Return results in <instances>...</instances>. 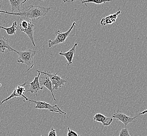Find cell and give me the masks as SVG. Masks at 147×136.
<instances>
[{
    "label": "cell",
    "instance_id": "obj_1",
    "mask_svg": "<svg viewBox=\"0 0 147 136\" xmlns=\"http://www.w3.org/2000/svg\"><path fill=\"white\" fill-rule=\"evenodd\" d=\"M52 9V7H51L30 5L27 7L23 11H21L20 13H12L1 10H0V13L18 16L22 20H25L26 18H29V21H31L32 20L37 21L45 16Z\"/></svg>",
    "mask_w": 147,
    "mask_h": 136
},
{
    "label": "cell",
    "instance_id": "obj_2",
    "mask_svg": "<svg viewBox=\"0 0 147 136\" xmlns=\"http://www.w3.org/2000/svg\"><path fill=\"white\" fill-rule=\"evenodd\" d=\"M36 52L37 51L36 50L32 49L18 51L17 54L19 57L17 60V63L25 64L26 65L29 67L28 71L30 70L34 66V59Z\"/></svg>",
    "mask_w": 147,
    "mask_h": 136
},
{
    "label": "cell",
    "instance_id": "obj_3",
    "mask_svg": "<svg viewBox=\"0 0 147 136\" xmlns=\"http://www.w3.org/2000/svg\"><path fill=\"white\" fill-rule=\"evenodd\" d=\"M76 24V23L75 22H73L70 29H69L67 31L64 33L61 32L59 30H58L57 31H56L55 38L53 40H48L49 47L51 48L54 46L59 45L60 44L64 43L67 39V38L68 37V36L71 34V31L73 30L74 27H75Z\"/></svg>",
    "mask_w": 147,
    "mask_h": 136
},
{
    "label": "cell",
    "instance_id": "obj_4",
    "mask_svg": "<svg viewBox=\"0 0 147 136\" xmlns=\"http://www.w3.org/2000/svg\"><path fill=\"white\" fill-rule=\"evenodd\" d=\"M29 101L33 102L36 104V106H34V108L40 109H47L50 111L51 112H54L57 113L61 115L64 114L65 117V120H66V112L62 111L59 107L57 105H52L48 103H46L43 101H34L31 99H28Z\"/></svg>",
    "mask_w": 147,
    "mask_h": 136
},
{
    "label": "cell",
    "instance_id": "obj_5",
    "mask_svg": "<svg viewBox=\"0 0 147 136\" xmlns=\"http://www.w3.org/2000/svg\"><path fill=\"white\" fill-rule=\"evenodd\" d=\"M40 73L43 75H45L50 78L53 86V90H57L59 88H62L65 83L66 82V80L63 79L60 77V74L57 73H50L49 72H45L43 71H39Z\"/></svg>",
    "mask_w": 147,
    "mask_h": 136
},
{
    "label": "cell",
    "instance_id": "obj_6",
    "mask_svg": "<svg viewBox=\"0 0 147 136\" xmlns=\"http://www.w3.org/2000/svg\"><path fill=\"white\" fill-rule=\"evenodd\" d=\"M26 86H27V82L24 83L22 85L17 86V87H16L14 90V91L11 94V95H9V97L0 102V105H2L3 103L7 102L11 99L16 98L17 97H23L25 99V100L24 101V102H25L26 101H28L29 99L25 97L24 95V94L26 92L25 88Z\"/></svg>",
    "mask_w": 147,
    "mask_h": 136
},
{
    "label": "cell",
    "instance_id": "obj_7",
    "mask_svg": "<svg viewBox=\"0 0 147 136\" xmlns=\"http://www.w3.org/2000/svg\"><path fill=\"white\" fill-rule=\"evenodd\" d=\"M138 116V115L134 117L128 116L126 114L123 113L119 111V109H117V111L116 110L114 111V113L112 115V118H115L119 121L122 122V123L124 124L125 126L126 127L128 124H129V123L135 122V119Z\"/></svg>",
    "mask_w": 147,
    "mask_h": 136
},
{
    "label": "cell",
    "instance_id": "obj_8",
    "mask_svg": "<svg viewBox=\"0 0 147 136\" xmlns=\"http://www.w3.org/2000/svg\"><path fill=\"white\" fill-rule=\"evenodd\" d=\"M36 71L38 72V76L34 78V80L30 83L27 82V86H29V89L27 91L30 92L31 93L34 94L37 97L38 93L39 91L43 89V86L40 84L39 82V77H40V73L39 71L37 70Z\"/></svg>",
    "mask_w": 147,
    "mask_h": 136
},
{
    "label": "cell",
    "instance_id": "obj_9",
    "mask_svg": "<svg viewBox=\"0 0 147 136\" xmlns=\"http://www.w3.org/2000/svg\"><path fill=\"white\" fill-rule=\"evenodd\" d=\"M78 46V43H76L74 45L73 47L68 50L66 52H63L62 51L60 52L59 54L60 56H63L65 57V58L67 61V65H69L73 63V59L74 55L76 53V47Z\"/></svg>",
    "mask_w": 147,
    "mask_h": 136
},
{
    "label": "cell",
    "instance_id": "obj_10",
    "mask_svg": "<svg viewBox=\"0 0 147 136\" xmlns=\"http://www.w3.org/2000/svg\"><path fill=\"white\" fill-rule=\"evenodd\" d=\"M94 122H101L104 126H108L113 122L112 117H108L100 113H96L93 117Z\"/></svg>",
    "mask_w": 147,
    "mask_h": 136
},
{
    "label": "cell",
    "instance_id": "obj_11",
    "mask_svg": "<svg viewBox=\"0 0 147 136\" xmlns=\"http://www.w3.org/2000/svg\"><path fill=\"white\" fill-rule=\"evenodd\" d=\"M121 12L119 10L117 12H116L113 14H111L109 15L107 17L103 18L100 24L102 26L106 25H111L113 23H115L116 22V20L117 18V16L119 14H121Z\"/></svg>",
    "mask_w": 147,
    "mask_h": 136
},
{
    "label": "cell",
    "instance_id": "obj_12",
    "mask_svg": "<svg viewBox=\"0 0 147 136\" xmlns=\"http://www.w3.org/2000/svg\"><path fill=\"white\" fill-rule=\"evenodd\" d=\"M6 50H8L9 52L14 51L18 53V51L12 48L9 46L8 40L6 39L5 37L0 35V53H4Z\"/></svg>",
    "mask_w": 147,
    "mask_h": 136
},
{
    "label": "cell",
    "instance_id": "obj_13",
    "mask_svg": "<svg viewBox=\"0 0 147 136\" xmlns=\"http://www.w3.org/2000/svg\"><path fill=\"white\" fill-rule=\"evenodd\" d=\"M39 82L41 85L45 86V88L51 92L53 99H54V101H56V99H55V97H54V93H53L54 90L53 89V86H52V82H51L50 78L47 75L45 77L44 76V77L42 78V79H41L40 81H39Z\"/></svg>",
    "mask_w": 147,
    "mask_h": 136
},
{
    "label": "cell",
    "instance_id": "obj_14",
    "mask_svg": "<svg viewBox=\"0 0 147 136\" xmlns=\"http://www.w3.org/2000/svg\"><path fill=\"white\" fill-rule=\"evenodd\" d=\"M9 3L11 4V7L12 13H14V12L16 10L18 11V13L21 12L20 10V6L21 5L27 2V0H9Z\"/></svg>",
    "mask_w": 147,
    "mask_h": 136
},
{
    "label": "cell",
    "instance_id": "obj_15",
    "mask_svg": "<svg viewBox=\"0 0 147 136\" xmlns=\"http://www.w3.org/2000/svg\"><path fill=\"white\" fill-rule=\"evenodd\" d=\"M23 32H24L31 40V42L34 46H36V44L34 43V25L32 23L31 21L29 22L28 28L26 30H24Z\"/></svg>",
    "mask_w": 147,
    "mask_h": 136
},
{
    "label": "cell",
    "instance_id": "obj_16",
    "mask_svg": "<svg viewBox=\"0 0 147 136\" xmlns=\"http://www.w3.org/2000/svg\"><path fill=\"white\" fill-rule=\"evenodd\" d=\"M0 29H2L5 30L6 33L9 35H13L16 34V31L17 29V22L16 21H15L14 23H13L12 26L10 27H4L1 26H0Z\"/></svg>",
    "mask_w": 147,
    "mask_h": 136
},
{
    "label": "cell",
    "instance_id": "obj_17",
    "mask_svg": "<svg viewBox=\"0 0 147 136\" xmlns=\"http://www.w3.org/2000/svg\"><path fill=\"white\" fill-rule=\"evenodd\" d=\"M110 0H93V1H82V4H85L86 6L87 5H86L87 3H96V4H101L103 3H105L108 2H110Z\"/></svg>",
    "mask_w": 147,
    "mask_h": 136
},
{
    "label": "cell",
    "instance_id": "obj_18",
    "mask_svg": "<svg viewBox=\"0 0 147 136\" xmlns=\"http://www.w3.org/2000/svg\"><path fill=\"white\" fill-rule=\"evenodd\" d=\"M20 31H23L24 30H26V29L28 28V26L29 22H27L26 20H20Z\"/></svg>",
    "mask_w": 147,
    "mask_h": 136
},
{
    "label": "cell",
    "instance_id": "obj_19",
    "mask_svg": "<svg viewBox=\"0 0 147 136\" xmlns=\"http://www.w3.org/2000/svg\"><path fill=\"white\" fill-rule=\"evenodd\" d=\"M119 136H130L128 132L127 129L126 128H125L124 129H122L119 133Z\"/></svg>",
    "mask_w": 147,
    "mask_h": 136
},
{
    "label": "cell",
    "instance_id": "obj_20",
    "mask_svg": "<svg viewBox=\"0 0 147 136\" xmlns=\"http://www.w3.org/2000/svg\"><path fill=\"white\" fill-rule=\"evenodd\" d=\"M67 136H80L78 133H76L75 131H74L73 129H71L70 128H67Z\"/></svg>",
    "mask_w": 147,
    "mask_h": 136
},
{
    "label": "cell",
    "instance_id": "obj_21",
    "mask_svg": "<svg viewBox=\"0 0 147 136\" xmlns=\"http://www.w3.org/2000/svg\"><path fill=\"white\" fill-rule=\"evenodd\" d=\"M48 136H57L56 130L53 128H51V131L49 133Z\"/></svg>",
    "mask_w": 147,
    "mask_h": 136
},
{
    "label": "cell",
    "instance_id": "obj_22",
    "mask_svg": "<svg viewBox=\"0 0 147 136\" xmlns=\"http://www.w3.org/2000/svg\"><path fill=\"white\" fill-rule=\"evenodd\" d=\"M147 109H146V110H144V111H143L142 112V113H140L139 114L138 116H139V115H144V114H147Z\"/></svg>",
    "mask_w": 147,
    "mask_h": 136
},
{
    "label": "cell",
    "instance_id": "obj_23",
    "mask_svg": "<svg viewBox=\"0 0 147 136\" xmlns=\"http://www.w3.org/2000/svg\"><path fill=\"white\" fill-rule=\"evenodd\" d=\"M1 0H0V2H1Z\"/></svg>",
    "mask_w": 147,
    "mask_h": 136
},
{
    "label": "cell",
    "instance_id": "obj_24",
    "mask_svg": "<svg viewBox=\"0 0 147 136\" xmlns=\"http://www.w3.org/2000/svg\"></svg>",
    "mask_w": 147,
    "mask_h": 136
}]
</instances>
